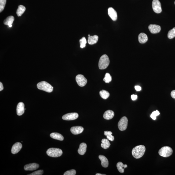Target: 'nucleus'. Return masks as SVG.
Segmentation results:
<instances>
[{
    "mask_svg": "<svg viewBox=\"0 0 175 175\" xmlns=\"http://www.w3.org/2000/svg\"><path fill=\"white\" fill-rule=\"evenodd\" d=\"M146 151V148L144 145L137 146L132 150V154L134 157L136 159L141 158L144 155Z\"/></svg>",
    "mask_w": 175,
    "mask_h": 175,
    "instance_id": "obj_1",
    "label": "nucleus"
},
{
    "mask_svg": "<svg viewBox=\"0 0 175 175\" xmlns=\"http://www.w3.org/2000/svg\"><path fill=\"white\" fill-rule=\"evenodd\" d=\"M37 87L40 90L45 91L47 93H51L53 90V87L50 84L45 81L38 83Z\"/></svg>",
    "mask_w": 175,
    "mask_h": 175,
    "instance_id": "obj_2",
    "label": "nucleus"
},
{
    "mask_svg": "<svg viewBox=\"0 0 175 175\" xmlns=\"http://www.w3.org/2000/svg\"><path fill=\"white\" fill-rule=\"evenodd\" d=\"M110 60L108 56L104 55L100 57L99 62V67L100 70H104L109 65Z\"/></svg>",
    "mask_w": 175,
    "mask_h": 175,
    "instance_id": "obj_3",
    "label": "nucleus"
},
{
    "mask_svg": "<svg viewBox=\"0 0 175 175\" xmlns=\"http://www.w3.org/2000/svg\"><path fill=\"white\" fill-rule=\"evenodd\" d=\"M46 153L50 157L56 158L61 156L63 152L60 149L50 148L47 150Z\"/></svg>",
    "mask_w": 175,
    "mask_h": 175,
    "instance_id": "obj_4",
    "label": "nucleus"
},
{
    "mask_svg": "<svg viewBox=\"0 0 175 175\" xmlns=\"http://www.w3.org/2000/svg\"><path fill=\"white\" fill-rule=\"evenodd\" d=\"M173 152V151L172 149L168 146L162 147L159 151V155L164 157H168L172 155Z\"/></svg>",
    "mask_w": 175,
    "mask_h": 175,
    "instance_id": "obj_5",
    "label": "nucleus"
},
{
    "mask_svg": "<svg viewBox=\"0 0 175 175\" xmlns=\"http://www.w3.org/2000/svg\"><path fill=\"white\" fill-rule=\"evenodd\" d=\"M128 119L126 117H122L118 123V126L119 130L122 131L126 130L128 126Z\"/></svg>",
    "mask_w": 175,
    "mask_h": 175,
    "instance_id": "obj_6",
    "label": "nucleus"
},
{
    "mask_svg": "<svg viewBox=\"0 0 175 175\" xmlns=\"http://www.w3.org/2000/svg\"><path fill=\"white\" fill-rule=\"evenodd\" d=\"M76 80L79 86L84 87L87 83V80L83 75L79 74L76 77Z\"/></svg>",
    "mask_w": 175,
    "mask_h": 175,
    "instance_id": "obj_7",
    "label": "nucleus"
},
{
    "mask_svg": "<svg viewBox=\"0 0 175 175\" xmlns=\"http://www.w3.org/2000/svg\"><path fill=\"white\" fill-rule=\"evenodd\" d=\"M152 7L154 12L160 13L162 12L160 2L159 0H153L152 2Z\"/></svg>",
    "mask_w": 175,
    "mask_h": 175,
    "instance_id": "obj_8",
    "label": "nucleus"
},
{
    "mask_svg": "<svg viewBox=\"0 0 175 175\" xmlns=\"http://www.w3.org/2000/svg\"><path fill=\"white\" fill-rule=\"evenodd\" d=\"M78 115L76 113H70L63 115V119L65 120H73L77 119L78 118Z\"/></svg>",
    "mask_w": 175,
    "mask_h": 175,
    "instance_id": "obj_9",
    "label": "nucleus"
},
{
    "mask_svg": "<svg viewBox=\"0 0 175 175\" xmlns=\"http://www.w3.org/2000/svg\"><path fill=\"white\" fill-rule=\"evenodd\" d=\"M149 29L152 34H155L159 33L161 30L160 26L156 24H150L149 26Z\"/></svg>",
    "mask_w": 175,
    "mask_h": 175,
    "instance_id": "obj_10",
    "label": "nucleus"
},
{
    "mask_svg": "<svg viewBox=\"0 0 175 175\" xmlns=\"http://www.w3.org/2000/svg\"><path fill=\"white\" fill-rule=\"evenodd\" d=\"M22 148L21 143L17 142L12 146V153L13 154H15L19 152Z\"/></svg>",
    "mask_w": 175,
    "mask_h": 175,
    "instance_id": "obj_11",
    "label": "nucleus"
},
{
    "mask_svg": "<svg viewBox=\"0 0 175 175\" xmlns=\"http://www.w3.org/2000/svg\"><path fill=\"white\" fill-rule=\"evenodd\" d=\"M39 167V165L38 164L30 163L25 165L24 169L26 171H34L36 170Z\"/></svg>",
    "mask_w": 175,
    "mask_h": 175,
    "instance_id": "obj_12",
    "label": "nucleus"
},
{
    "mask_svg": "<svg viewBox=\"0 0 175 175\" xmlns=\"http://www.w3.org/2000/svg\"><path fill=\"white\" fill-rule=\"evenodd\" d=\"M108 11L109 15L111 19L114 21L116 20L118 17L116 11L112 7L109 8Z\"/></svg>",
    "mask_w": 175,
    "mask_h": 175,
    "instance_id": "obj_13",
    "label": "nucleus"
},
{
    "mask_svg": "<svg viewBox=\"0 0 175 175\" xmlns=\"http://www.w3.org/2000/svg\"><path fill=\"white\" fill-rule=\"evenodd\" d=\"M24 104L23 103H18L17 107V113L19 116L23 115L24 112Z\"/></svg>",
    "mask_w": 175,
    "mask_h": 175,
    "instance_id": "obj_14",
    "label": "nucleus"
},
{
    "mask_svg": "<svg viewBox=\"0 0 175 175\" xmlns=\"http://www.w3.org/2000/svg\"><path fill=\"white\" fill-rule=\"evenodd\" d=\"M84 128L81 126H73L71 129L72 133L74 135L80 134L83 131Z\"/></svg>",
    "mask_w": 175,
    "mask_h": 175,
    "instance_id": "obj_15",
    "label": "nucleus"
},
{
    "mask_svg": "<svg viewBox=\"0 0 175 175\" xmlns=\"http://www.w3.org/2000/svg\"><path fill=\"white\" fill-rule=\"evenodd\" d=\"M114 113L111 110H107L105 112L103 117L105 119L110 120L112 119L114 116Z\"/></svg>",
    "mask_w": 175,
    "mask_h": 175,
    "instance_id": "obj_16",
    "label": "nucleus"
},
{
    "mask_svg": "<svg viewBox=\"0 0 175 175\" xmlns=\"http://www.w3.org/2000/svg\"><path fill=\"white\" fill-rule=\"evenodd\" d=\"M139 42L141 44H144L148 41V38L146 34L144 33H141L138 36Z\"/></svg>",
    "mask_w": 175,
    "mask_h": 175,
    "instance_id": "obj_17",
    "label": "nucleus"
},
{
    "mask_svg": "<svg viewBox=\"0 0 175 175\" xmlns=\"http://www.w3.org/2000/svg\"><path fill=\"white\" fill-rule=\"evenodd\" d=\"M87 146L86 143H82L80 145L79 149L78 150V152L80 155H83L86 151Z\"/></svg>",
    "mask_w": 175,
    "mask_h": 175,
    "instance_id": "obj_18",
    "label": "nucleus"
},
{
    "mask_svg": "<svg viewBox=\"0 0 175 175\" xmlns=\"http://www.w3.org/2000/svg\"><path fill=\"white\" fill-rule=\"evenodd\" d=\"M99 159L101 161V165L103 167L107 168L108 166L109 162L108 159L104 155H100L99 156Z\"/></svg>",
    "mask_w": 175,
    "mask_h": 175,
    "instance_id": "obj_19",
    "label": "nucleus"
},
{
    "mask_svg": "<svg viewBox=\"0 0 175 175\" xmlns=\"http://www.w3.org/2000/svg\"><path fill=\"white\" fill-rule=\"evenodd\" d=\"M98 40V36L97 35L90 36L88 37V43L89 45H93L97 43Z\"/></svg>",
    "mask_w": 175,
    "mask_h": 175,
    "instance_id": "obj_20",
    "label": "nucleus"
},
{
    "mask_svg": "<svg viewBox=\"0 0 175 175\" xmlns=\"http://www.w3.org/2000/svg\"><path fill=\"white\" fill-rule=\"evenodd\" d=\"M50 136L52 138L60 141H62L64 139V137L62 135L57 133H52L50 134Z\"/></svg>",
    "mask_w": 175,
    "mask_h": 175,
    "instance_id": "obj_21",
    "label": "nucleus"
},
{
    "mask_svg": "<svg viewBox=\"0 0 175 175\" xmlns=\"http://www.w3.org/2000/svg\"><path fill=\"white\" fill-rule=\"evenodd\" d=\"M116 166L118 171L123 173L124 172V169L127 167L128 166L126 165H124L122 162H119L117 164Z\"/></svg>",
    "mask_w": 175,
    "mask_h": 175,
    "instance_id": "obj_22",
    "label": "nucleus"
},
{
    "mask_svg": "<svg viewBox=\"0 0 175 175\" xmlns=\"http://www.w3.org/2000/svg\"><path fill=\"white\" fill-rule=\"evenodd\" d=\"M14 18L13 16H9L5 20H4V24L5 25L9 26L12 24L13 22L14 21Z\"/></svg>",
    "mask_w": 175,
    "mask_h": 175,
    "instance_id": "obj_23",
    "label": "nucleus"
},
{
    "mask_svg": "<svg viewBox=\"0 0 175 175\" xmlns=\"http://www.w3.org/2000/svg\"><path fill=\"white\" fill-rule=\"evenodd\" d=\"M102 143L101 144V146L102 148L107 149L111 145L109 141L107 139H103L102 140Z\"/></svg>",
    "mask_w": 175,
    "mask_h": 175,
    "instance_id": "obj_24",
    "label": "nucleus"
},
{
    "mask_svg": "<svg viewBox=\"0 0 175 175\" xmlns=\"http://www.w3.org/2000/svg\"><path fill=\"white\" fill-rule=\"evenodd\" d=\"M26 8L23 5H19L17 10L16 13L18 17L21 16L25 11Z\"/></svg>",
    "mask_w": 175,
    "mask_h": 175,
    "instance_id": "obj_25",
    "label": "nucleus"
},
{
    "mask_svg": "<svg viewBox=\"0 0 175 175\" xmlns=\"http://www.w3.org/2000/svg\"><path fill=\"white\" fill-rule=\"evenodd\" d=\"M100 95L102 98L104 99H107L110 96V94L108 92L105 90H102L100 92Z\"/></svg>",
    "mask_w": 175,
    "mask_h": 175,
    "instance_id": "obj_26",
    "label": "nucleus"
},
{
    "mask_svg": "<svg viewBox=\"0 0 175 175\" xmlns=\"http://www.w3.org/2000/svg\"><path fill=\"white\" fill-rule=\"evenodd\" d=\"M105 135L107 136L108 140L112 141L114 140V137L112 135V133L111 131H105L104 132Z\"/></svg>",
    "mask_w": 175,
    "mask_h": 175,
    "instance_id": "obj_27",
    "label": "nucleus"
},
{
    "mask_svg": "<svg viewBox=\"0 0 175 175\" xmlns=\"http://www.w3.org/2000/svg\"><path fill=\"white\" fill-rule=\"evenodd\" d=\"M175 37V27L169 31L168 34V37L169 39H172Z\"/></svg>",
    "mask_w": 175,
    "mask_h": 175,
    "instance_id": "obj_28",
    "label": "nucleus"
},
{
    "mask_svg": "<svg viewBox=\"0 0 175 175\" xmlns=\"http://www.w3.org/2000/svg\"><path fill=\"white\" fill-rule=\"evenodd\" d=\"M112 79V78L111 76L110 75L109 73H107L105 74V76L103 80L107 83H109L110 82H111Z\"/></svg>",
    "mask_w": 175,
    "mask_h": 175,
    "instance_id": "obj_29",
    "label": "nucleus"
},
{
    "mask_svg": "<svg viewBox=\"0 0 175 175\" xmlns=\"http://www.w3.org/2000/svg\"><path fill=\"white\" fill-rule=\"evenodd\" d=\"M79 42L81 48L83 49V48L85 47L86 46V44L87 43L86 38L85 37H83L81 39L79 40Z\"/></svg>",
    "mask_w": 175,
    "mask_h": 175,
    "instance_id": "obj_30",
    "label": "nucleus"
},
{
    "mask_svg": "<svg viewBox=\"0 0 175 175\" xmlns=\"http://www.w3.org/2000/svg\"><path fill=\"white\" fill-rule=\"evenodd\" d=\"M6 0H0V12H1L4 9Z\"/></svg>",
    "mask_w": 175,
    "mask_h": 175,
    "instance_id": "obj_31",
    "label": "nucleus"
},
{
    "mask_svg": "<svg viewBox=\"0 0 175 175\" xmlns=\"http://www.w3.org/2000/svg\"><path fill=\"white\" fill-rule=\"evenodd\" d=\"M160 114V113L159 111L156 110V111H154L151 114V118L153 120H155L156 119V117L159 115Z\"/></svg>",
    "mask_w": 175,
    "mask_h": 175,
    "instance_id": "obj_32",
    "label": "nucleus"
},
{
    "mask_svg": "<svg viewBox=\"0 0 175 175\" xmlns=\"http://www.w3.org/2000/svg\"><path fill=\"white\" fill-rule=\"evenodd\" d=\"M76 172L75 170L72 169L67 171L64 173V175H75L76 174Z\"/></svg>",
    "mask_w": 175,
    "mask_h": 175,
    "instance_id": "obj_33",
    "label": "nucleus"
},
{
    "mask_svg": "<svg viewBox=\"0 0 175 175\" xmlns=\"http://www.w3.org/2000/svg\"><path fill=\"white\" fill-rule=\"evenodd\" d=\"M44 173L43 171V170H39L33 172L31 174H29L28 175H41L43 174Z\"/></svg>",
    "mask_w": 175,
    "mask_h": 175,
    "instance_id": "obj_34",
    "label": "nucleus"
},
{
    "mask_svg": "<svg viewBox=\"0 0 175 175\" xmlns=\"http://www.w3.org/2000/svg\"><path fill=\"white\" fill-rule=\"evenodd\" d=\"M137 96L136 95H132L131 96V98L132 100H135L137 99Z\"/></svg>",
    "mask_w": 175,
    "mask_h": 175,
    "instance_id": "obj_35",
    "label": "nucleus"
},
{
    "mask_svg": "<svg viewBox=\"0 0 175 175\" xmlns=\"http://www.w3.org/2000/svg\"><path fill=\"white\" fill-rule=\"evenodd\" d=\"M171 97L173 99H175V90H173L171 92Z\"/></svg>",
    "mask_w": 175,
    "mask_h": 175,
    "instance_id": "obj_36",
    "label": "nucleus"
},
{
    "mask_svg": "<svg viewBox=\"0 0 175 175\" xmlns=\"http://www.w3.org/2000/svg\"><path fill=\"white\" fill-rule=\"evenodd\" d=\"M135 88L137 91H140L141 89V87L139 86H136L135 87Z\"/></svg>",
    "mask_w": 175,
    "mask_h": 175,
    "instance_id": "obj_37",
    "label": "nucleus"
},
{
    "mask_svg": "<svg viewBox=\"0 0 175 175\" xmlns=\"http://www.w3.org/2000/svg\"><path fill=\"white\" fill-rule=\"evenodd\" d=\"M4 89V87L3 86V84L1 82H0V91H1L2 90H3Z\"/></svg>",
    "mask_w": 175,
    "mask_h": 175,
    "instance_id": "obj_38",
    "label": "nucleus"
},
{
    "mask_svg": "<svg viewBox=\"0 0 175 175\" xmlns=\"http://www.w3.org/2000/svg\"><path fill=\"white\" fill-rule=\"evenodd\" d=\"M96 175H106L105 174H101L100 173H97L96 174Z\"/></svg>",
    "mask_w": 175,
    "mask_h": 175,
    "instance_id": "obj_39",
    "label": "nucleus"
},
{
    "mask_svg": "<svg viewBox=\"0 0 175 175\" xmlns=\"http://www.w3.org/2000/svg\"><path fill=\"white\" fill-rule=\"evenodd\" d=\"M88 36H90V35H89H89H88Z\"/></svg>",
    "mask_w": 175,
    "mask_h": 175,
    "instance_id": "obj_40",
    "label": "nucleus"
},
{
    "mask_svg": "<svg viewBox=\"0 0 175 175\" xmlns=\"http://www.w3.org/2000/svg\"><path fill=\"white\" fill-rule=\"evenodd\" d=\"M174 4H175V2H174Z\"/></svg>",
    "mask_w": 175,
    "mask_h": 175,
    "instance_id": "obj_41",
    "label": "nucleus"
}]
</instances>
